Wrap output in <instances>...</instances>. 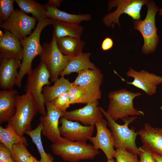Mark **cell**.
<instances>
[{"instance_id":"cell-17","label":"cell","mask_w":162,"mask_h":162,"mask_svg":"<svg viewBox=\"0 0 162 162\" xmlns=\"http://www.w3.org/2000/svg\"><path fill=\"white\" fill-rule=\"evenodd\" d=\"M21 61L14 58H0V88L3 90L13 89L18 71Z\"/></svg>"},{"instance_id":"cell-3","label":"cell","mask_w":162,"mask_h":162,"mask_svg":"<svg viewBox=\"0 0 162 162\" xmlns=\"http://www.w3.org/2000/svg\"><path fill=\"white\" fill-rule=\"evenodd\" d=\"M51 148L54 154L70 162L92 159L100 153L99 149L86 142L73 141L63 137L53 143Z\"/></svg>"},{"instance_id":"cell-4","label":"cell","mask_w":162,"mask_h":162,"mask_svg":"<svg viewBox=\"0 0 162 162\" xmlns=\"http://www.w3.org/2000/svg\"><path fill=\"white\" fill-rule=\"evenodd\" d=\"M101 112L106 118L108 125L111 131L114 140V147L117 148H124L134 153L137 154L139 151L136 143L138 135L134 128L130 129L129 125L136 119L135 116L129 117L123 121L122 125L117 123L112 118L102 107H99Z\"/></svg>"},{"instance_id":"cell-12","label":"cell","mask_w":162,"mask_h":162,"mask_svg":"<svg viewBox=\"0 0 162 162\" xmlns=\"http://www.w3.org/2000/svg\"><path fill=\"white\" fill-rule=\"evenodd\" d=\"M59 122L61 136L73 141L86 142L92 136L94 130V125L85 126L78 121L70 120L64 117L60 118Z\"/></svg>"},{"instance_id":"cell-29","label":"cell","mask_w":162,"mask_h":162,"mask_svg":"<svg viewBox=\"0 0 162 162\" xmlns=\"http://www.w3.org/2000/svg\"><path fill=\"white\" fill-rule=\"evenodd\" d=\"M42 125L40 122L36 128L26 132L25 134L28 136L35 145L40 154V162H53V158L50 153H46L43 147L41 138Z\"/></svg>"},{"instance_id":"cell-15","label":"cell","mask_w":162,"mask_h":162,"mask_svg":"<svg viewBox=\"0 0 162 162\" xmlns=\"http://www.w3.org/2000/svg\"><path fill=\"white\" fill-rule=\"evenodd\" d=\"M98 102L86 104L84 107L63 112V116L67 119L79 122L85 126L95 125L103 118V115L98 106Z\"/></svg>"},{"instance_id":"cell-2","label":"cell","mask_w":162,"mask_h":162,"mask_svg":"<svg viewBox=\"0 0 162 162\" xmlns=\"http://www.w3.org/2000/svg\"><path fill=\"white\" fill-rule=\"evenodd\" d=\"M141 94L140 92H134L124 88L110 92L107 113L115 121L119 119L123 121L129 116H143V112L134 106V99Z\"/></svg>"},{"instance_id":"cell-10","label":"cell","mask_w":162,"mask_h":162,"mask_svg":"<svg viewBox=\"0 0 162 162\" xmlns=\"http://www.w3.org/2000/svg\"><path fill=\"white\" fill-rule=\"evenodd\" d=\"M37 20L34 17L16 9L7 20L0 23V27L9 31L20 40L32 34Z\"/></svg>"},{"instance_id":"cell-5","label":"cell","mask_w":162,"mask_h":162,"mask_svg":"<svg viewBox=\"0 0 162 162\" xmlns=\"http://www.w3.org/2000/svg\"><path fill=\"white\" fill-rule=\"evenodd\" d=\"M50 75L45 64L40 61L38 65L28 74L24 89L31 96L37 108L38 113L45 116L46 111L42 95L44 87L50 85Z\"/></svg>"},{"instance_id":"cell-41","label":"cell","mask_w":162,"mask_h":162,"mask_svg":"<svg viewBox=\"0 0 162 162\" xmlns=\"http://www.w3.org/2000/svg\"><path fill=\"white\" fill-rule=\"evenodd\" d=\"M159 15H160V16H162V8L159 9Z\"/></svg>"},{"instance_id":"cell-23","label":"cell","mask_w":162,"mask_h":162,"mask_svg":"<svg viewBox=\"0 0 162 162\" xmlns=\"http://www.w3.org/2000/svg\"><path fill=\"white\" fill-rule=\"evenodd\" d=\"M91 55V53L89 52H82L77 56L71 58L60 76L64 77L65 75L72 73H78L86 69H96L97 67L90 59Z\"/></svg>"},{"instance_id":"cell-37","label":"cell","mask_w":162,"mask_h":162,"mask_svg":"<svg viewBox=\"0 0 162 162\" xmlns=\"http://www.w3.org/2000/svg\"><path fill=\"white\" fill-rule=\"evenodd\" d=\"M63 1L62 0H49L48 1V3L57 8L60 6Z\"/></svg>"},{"instance_id":"cell-7","label":"cell","mask_w":162,"mask_h":162,"mask_svg":"<svg viewBox=\"0 0 162 162\" xmlns=\"http://www.w3.org/2000/svg\"><path fill=\"white\" fill-rule=\"evenodd\" d=\"M146 5L148 10L145 19L143 20H134V28L141 34L144 41L142 50L144 54L147 55L155 51L159 42L155 18L159 9L154 1H147Z\"/></svg>"},{"instance_id":"cell-24","label":"cell","mask_w":162,"mask_h":162,"mask_svg":"<svg viewBox=\"0 0 162 162\" xmlns=\"http://www.w3.org/2000/svg\"><path fill=\"white\" fill-rule=\"evenodd\" d=\"M56 43L63 54L71 58L82 52L86 44L81 39L68 37L56 38Z\"/></svg>"},{"instance_id":"cell-28","label":"cell","mask_w":162,"mask_h":162,"mask_svg":"<svg viewBox=\"0 0 162 162\" xmlns=\"http://www.w3.org/2000/svg\"><path fill=\"white\" fill-rule=\"evenodd\" d=\"M15 2L21 10L25 13L32 14L38 22L47 18L45 7L38 2L33 0H16Z\"/></svg>"},{"instance_id":"cell-25","label":"cell","mask_w":162,"mask_h":162,"mask_svg":"<svg viewBox=\"0 0 162 162\" xmlns=\"http://www.w3.org/2000/svg\"><path fill=\"white\" fill-rule=\"evenodd\" d=\"M53 34L56 38L70 37L81 39L84 30L79 24L69 23L54 20Z\"/></svg>"},{"instance_id":"cell-26","label":"cell","mask_w":162,"mask_h":162,"mask_svg":"<svg viewBox=\"0 0 162 162\" xmlns=\"http://www.w3.org/2000/svg\"><path fill=\"white\" fill-rule=\"evenodd\" d=\"M54 82L52 86L46 85L43 88L42 95L45 102H51L61 94L68 92L72 85V82L64 76H61Z\"/></svg>"},{"instance_id":"cell-39","label":"cell","mask_w":162,"mask_h":162,"mask_svg":"<svg viewBox=\"0 0 162 162\" xmlns=\"http://www.w3.org/2000/svg\"><path fill=\"white\" fill-rule=\"evenodd\" d=\"M30 162H40V160H38L34 156L32 158Z\"/></svg>"},{"instance_id":"cell-22","label":"cell","mask_w":162,"mask_h":162,"mask_svg":"<svg viewBox=\"0 0 162 162\" xmlns=\"http://www.w3.org/2000/svg\"><path fill=\"white\" fill-rule=\"evenodd\" d=\"M68 92L70 104L97 102L101 97V92H95L72 83Z\"/></svg>"},{"instance_id":"cell-40","label":"cell","mask_w":162,"mask_h":162,"mask_svg":"<svg viewBox=\"0 0 162 162\" xmlns=\"http://www.w3.org/2000/svg\"><path fill=\"white\" fill-rule=\"evenodd\" d=\"M107 162H116V160H114L113 159L107 160Z\"/></svg>"},{"instance_id":"cell-1","label":"cell","mask_w":162,"mask_h":162,"mask_svg":"<svg viewBox=\"0 0 162 162\" xmlns=\"http://www.w3.org/2000/svg\"><path fill=\"white\" fill-rule=\"evenodd\" d=\"M54 20L47 18L38 22L32 34L20 40L23 49L22 59L18 71L16 85L20 88L22 87V81L24 76L28 75L33 70L32 63L34 58L40 56L43 50V46L40 43V36L43 29L46 26L53 24Z\"/></svg>"},{"instance_id":"cell-33","label":"cell","mask_w":162,"mask_h":162,"mask_svg":"<svg viewBox=\"0 0 162 162\" xmlns=\"http://www.w3.org/2000/svg\"><path fill=\"white\" fill-rule=\"evenodd\" d=\"M51 102L56 108L60 111L62 112L66 111L70 104L68 92L58 96Z\"/></svg>"},{"instance_id":"cell-6","label":"cell","mask_w":162,"mask_h":162,"mask_svg":"<svg viewBox=\"0 0 162 162\" xmlns=\"http://www.w3.org/2000/svg\"><path fill=\"white\" fill-rule=\"evenodd\" d=\"M38 112L36 106L29 94L27 93L18 95L16 101V110L8 123L20 136L32 130L31 123Z\"/></svg>"},{"instance_id":"cell-11","label":"cell","mask_w":162,"mask_h":162,"mask_svg":"<svg viewBox=\"0 0 162 162\" xmlns=\"http://www.w3.org/2000/svg\"><path fill=\"white\" fill-rule=\"evenodd\" d=\"M46 113L40 118L42 125L41 133L52 143L59 140L62 137L60 134L59 123L63 112L56 108L51 102H45Z\"/></svg>"},{"instance_id":"cell-31","label":"cell","mask_w":162,"mask_h":162,"mask_svg":"<svg viewBox=\"0 0 162 162\" xmlns=\"http://www.w3.org/2000/svg\"><path fill=\"white\" fill-rule=\"evenodd\" d=\"M138 155L125 149L117 148L114 158L116 162H139Z\"/></svg>"},{"instance_id":"cell-8","label":"cell","mask_w":162,"mask_h":162,"mask_svg":"<svg viewBox=\"0 0 162 162\" xmlns=\"http://www.w3.org/2000/svg\"><path fill=\"white\" fill-rule=\"evenodd\" d=\"M41 61L46 65L50 75V80L54 82L66 67L71 58L63 54L58 49L56 38L52 34L51 41L45 43L39 56Z\"/></svg>"},{"instance_id":"cell-36","label":"cell","mask_w":162,"mask_h":162,"mask_svg":"<svg viewBox=\"0 0 162 162\" xmlns=\"http://www.w3.org/2000/svg\"><path fill=\"white\" fill-rule=\"evenodd\" d=\"M113 41L110 38L106 37L103 41L101 48L103 51H106L111 49L113 46Z\"/></svg>"},{"instance_id":"cell-32","label":"cell","mask_w":162,"mask_h":162,"mask_svg":"<svg viewBox=\"0 0 162 162\" xmlns=\"http://www.w3.org/2000/svg\"><path fill=\"white\" fill-rule=\"evenodd\" d=\"M14 0H0V23L7 20L14 13Z\"/></svg>"},{"instance_id":"cell-35","label":"cell","mask_w":162,"mask_h":162,"mask_svg":"<svg viewBox=\"0 0 162 162\" xmlns=\"http://www.w3.org/2000/svg\"><path fill=\"white\" fill-rule=\"evenodd\" d=\"M0 162H16L13 158L10 151L0 143Z\"/></svg>"},{"instance_id":"cell-38","label":"cell","mask_w":162,"mask_h":162,"mask_svg":"<svg viewBox=\"0 0 162 162\" xmlns=\"http://www.w3.org/2000/svg\"><path fill=\"white\" fill-rule=\"evenodd\" d=\"M153 154L157 160V162H162V155L153 153Z\"/></svg>"},{"instance_id":"cell-9","label":"cell","mask_w":162,"mask_h":162,"mask_svg":"<svg viewBox=\"0 0 162 162\" xmlns=\"http://www.w3.org/2000/svg\"><path fill=\"white\" fill-rule=\"evenodd\" d=\"M146 0H112L109 1V10L117 7L113 12L106 15L102 19L103 23L107 27H114L116 24L120 26L119 19L120 15L125 14L134 20H140V11L142 6L146 4Z\"/></svg>"},{"instance_id":"cell-27","label":"cell","mask_w":162,"mask_h":162,"mask_svg":"<svg viewBox=\"0 0 162 162\" xmlns=\"http://www.w3.org/2000/svg\"><path fill=\"white\" fill-rule=\"evenodd\" d=\"M0 141L10 152L15 144L22 143L26 146L28 145L26 138L19 136L8 123L5 128L0 126Z\"/></svg>"},{"instance_id":"cell-18","label":"cell","mask_w":162,"mask_h":162,"mask_svg":"<svg viewBox=\"0 0 162 162\" xmlns=\"http://www.w3.org/2000/svg\"><path fill=\"white\" fill-rule=\"evenodd\" d=\"M137 132L143 146L153 153L162 155V128H154L146 123Z\"/></svg>"},{"instance_id":"cell-21","label":"cell","mask_w":162,"mask_h":162,"mask_svg":"<svg viewBox=\"0 0 162 162\" xmlns=\"http://www.w3.org/2000/svg\"><path fill=\"white\" fill-rule=\"evenodd\" d=\"M46 10L47 18L69 23L79 24L84 21H89L92 16L88 14H78L68 13L58 9L48 3L44 5Z\"/></svg>"},{"instance_id":"cell-14","label":"cell","mask_w":162,"mask_h":162,"mask_svg":"<svg viewBox=\"0 0 162 162\" xmlns=\"http://www.w3.org/2000/svg\"><path fill=\"white\" fill-rule=\"evenodd\" d=\"M107 121L103 118L95 124L96 134L92 136L89 140L94 147L102 150L107 160L113 159L115 150L114 140L111 131L107 127Z\"/></svg>"},{"instance_id":"cell-30","label":"cell","mask_w":162,"mask_h":162,"mask_svg":"<svg viewBox=\"0 0 162 162\" xmlns=\"http://www.w3.org/2000/svg\"><path fill=\"white\" fill-rule=\"evenodd\" d=\"M22 143L14 145L11 152V156L16 162H30L33 157Z\"/></svg>"},{"instance_id":"cell-13","label":"cell","mask_w":162,"mask_h":162,"mask_svg":"<svg viewBox=\"0 0 162 162\" xmlns=\"http://www.w3.org/2000/svg\"><path fill=\"white\" fill-rule=\"evenodd\" d=\"M127 76L133 78L132 82H129L121 77L128 85H132L142 90L149 95H152L156 92L157 86L162 84V77L142 70L136 71L130 68L127 72Z\"/></svg>"},{"instance_id":"cell-34","label":"cell","mask_w":162,"mask_h":162,"mask_svg":"<svg viewBox=\"0 0 162 162\" xmlns=\"http://www.w3.org/2000/svg\"><path fill=\"white\" fill-rule=\"evenodd\" d=\"M139 162H157L153 153L143 145L139 148Z\"/></svg>"},{"instance_id":"cell-16","label":"cell","mask_w":162,"mask_h":162,"mask_svg":"<svg viewBox=\"0 0 162 162\" xmlns=\"http://www.w3.org/2000/svg\"><path fill=\"white\" fill-rule=\"evenodd\" d=\"M23 49L20 40L9 31H0V58H14L22 61Z\"/></svg>"},{"instance_id":"cell-20","label":"cell","mask_w":162,"mask_h":162,"mask_svg":"<svg viewBox=\"0 0 162 162\" xmlns=\"http://www.w3.org/2000/svg\"><path fill=\"white\" fill-rule=\"evenodd\" d=\"M18 92L13 89L0 91V124L8 122L14 115Z\"/></svg>"},{"instance_id":"cell-19","label":"cell","mask_w":162,"mask_h":162,"mask_svg":"<svg viewBox=\"0 0 162 162\" xmlns=\"http://www.w3.org/2000/svg\"><path fill=\"white\" fill-rule=\"evenodd\" d=\"M103 75L100 69L97 67L94 69H87L78 73L74 85L83 87L92 91L100 92Z\"/></svg>"},{"instance_id":"cell-42","label":"cell","mask_w":162,"mask_h":162,"mask_svg":"<svg viewBox=\"0 0 162 162\" xmlns=\"http://www.w3.org/2000/svg\"><path fill=\"white\" fill-rule=\"evenodd\" d=\"M160 108L161 110H162V106L160 107Z\"/></svg>"}]
</instances>
